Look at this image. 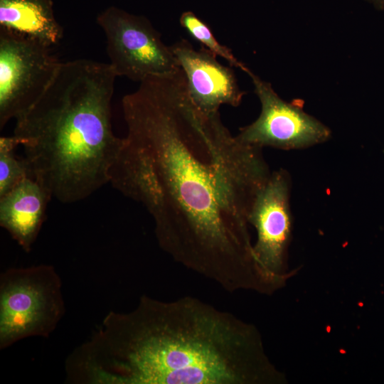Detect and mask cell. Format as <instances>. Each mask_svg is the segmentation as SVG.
I'll return each instance as SVG.
<instances>
[{"label":"cell","mask_w":384,"mask_h":384,"mask_svg":"<svg viewBox=\"0 0 384 384\" xmlns=\"http://www.w3.org/2000/svg\"><path fill=\"white\" fill-rule=\"evenodd\" d=\"M122 107L127 135L110 183L146 208L174 261L230 293L260 292L249 215L271 174L262 148L201 111L181 68L146 78Z\"/></svg>","instance_id":"1"},{"label":"cell","mask_w":384,"mask_h":384,"mask_svg":"<svg viewBox=\"0 0 384 384\" xmlns=\"http://www.w3.org/2000/svg\"><path fill=\"white\" fill-rule=\"evenodd\" d=\"M70 384H278L256 327L196 297L142 295L68 356Z\"/></svg>","instance_id":"2"},{"label":"cell","mask_w":384,"mask_h":384,"mask_svg":"<svg viewBox=\"0 0 384 384\" xmlns=\"http://www.w3.org/2000/svg\"><path fill=\"white\" fill-rule=\"evenodd\" d=\"M117 77L109 63L61 62L38 100L16 119L31 177L63 203L83 200L110 183L123 144L112 129Z\"/></svg>","instance_id":"3"},{"label":"cell","mask_w":384,"mask_h":384,"mask_svg":"<svg viewBox=\"0 0 384 384\" xmlns=\"http://www.w3.org/2000/svg\"><path fill=\"white\" fill-rule=\"evenodd\" d=\"M55 268L41 264L0 274V349L29 337L48 338L66 311Z\"/></svg>","instance_id":"4"},{"label":"cell","mask_w":384,"mask_h":384,"mask_svg":"<svg viewBox=\"0 0 384 384\" xmlns=\"http://www.w3.org/2000/svg\"><path fill=\"white\" fill-rule=\"evenodd\" d=\"M97 23L105 35L109 64L117 77L140 82L181 68L171 46L146 16L111 6L98 14Z\"/></svg>","instance_id":"5"},{"label":"cell","mask_w":384,"mask_h":384,"mask_svg":"<svg viewBox=\"0 0 384 384\" xmlns=\"http://www.w3.org/2000/svg\"><path fill=\"white\" fill-rule=\"evenodd\" d=\"M51 46L0 30V129L44 92L61 62Z\"/></svg>","instance_id":"6"},{"label":"cell","mask_w":384,"mask_h":384,"mask_svg":"<svg viewBox=\"0 0 384 384\" xmlns=\"http://www.w3.org/2000/svg\"><path fill=\"white\" fill-rule=\"evenodd\" d=\"M291 181L284 169L273 171L258 193L249 215L257 240L254 257L270 294L289 277L287 251L292 235Z\"/></svg>","instance_id":"7"},{"label":"cell","mask_w":384,"mask_h":384,"mask_svg":"<svg viewBox=\"0 0 384 384\" xmlns=\"http://www.w3.org/2000/svg\"><path fill=\"white\" fill-rule=\"evenodd\" d=\"M247 74L261 103V112L255 121L240 129L236 136L239 140L259 148L289 150L312 146L330 138L329 128L302 106L282 100L270 82L250 70Z\"/></svg>","instance_id":"8"},{"label":"cell","mask_w":384,"mask_h":384,"mask_svg":"<svg viewBox=\"0 0 384 384\" xmlns=\"http://www.w3.org/2000/svg\"><path fill=\"white\" fill-rule=\"evenodd\" d=\"M170 46L185 75L188 94L201 111L218 114L223 105H240L245 92L232 66L221 64L217 55L203 47L196 50L184 38Z\"/></svg>","instance_id":"9"},{"label":"cell","mask_w":384,"mask_h":384,"mask_svg":"<svg viewBox=\"0 0 384 384\" xmlns=\"http://www.w3.org/2000/svg\"><path fill=\"white\" fill-rule=\"evenodd\" d=\"M52 198L48 191L26 177L0 197V225L26 252L31 250Z\"/></svg>","instance_id":"10"},{"label":"cell","mask_w":384,"mask_h":384,"mask_svg":"<svg viewBox=\"0 0 384 384\" xmlns=\"http://www.w3.org/2000/svg\"><path fill=\"white\" fill-rule=\"evenodd\" d=\"M0 30L48 46L58 43L63 35L51 0H0Z\"/></svg>","instance_id":"11"},{"label":"cell","mask_w":384,"mask_h":384,"mask_svg":"<svg viewBox=\"0 0 384 384\" xmlns=\"http://www.w3.org/2000/svg\"><path fill=\"white\" fill-rule=\"evenodd\" d=\"M179 23L189 36L217 56L226 60L230 66L240 68L245 73L249 68L238 60L228 47L222 45L215 37L210 26L191 11L183 12L179 18Z\"/></svg>","instance_id":"12"},{"label":"cell","mask_w":384,"mask_h":384,"mask_svg":"<svg viewBox=\"0 0 384 384\" xmlns=\"http://www.w3.org/2000/svg\"><path fill=\"white\" fill-rule=\"evenodd\" d=\"M21 145L15 135L0 137V197L26 177H31L27 162L18 158L15 149Z\"/></svg>","instance_id":"13"},{"label":"cell","mask_w":384,"mask_h":384,"mask_svg":"<svg viewBox=\"0 0 384 384\" xmlns=\"http://www.w3.org/2000/svg\"><path fill=\"white\" fill-rule=\"evenodd\" d=\"M375 9L384 11V0H366Z\"/></svg>","instance_id":"14"}]
</instances>
